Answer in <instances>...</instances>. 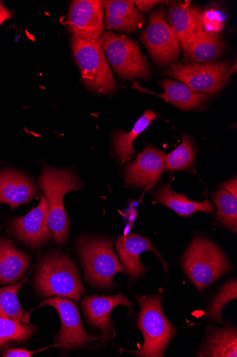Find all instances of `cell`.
Instances as JSON below:
<instances>
[{
	"label": "cell",
	"mask_w": 237,
	"mask_h": 357,
	"mask_svg": "<svg viewBox=\"0 0 237 357\" xmlns=\"http://www.w3.org/2000/svg\"><path fill=\"white\" fill-rule=\"evenodd\" d=\"M49 208V225L56 243L63 245L69 238L70 222L64 206L65 195L83 188V183L73 169H63L44 164L39 178Z\"/></svg>",
	"instance_id": "cell-1"
},
{
	"label": "cell",
	"mask_w": 237,
	"mask_h": 357,
	"mask_svg": "<svg viewBox=\"0 0 237 357\" xmlns=\"http://www.w3.org/2000/svg\"><path fill=\"white\" fill-rule=\"evenodd\" d=\"M35 285L38 294L44 297L70 298L76 303L85 291L72 258L56 250L48 252L42 258Z\"/></svg>",
	"instance_id": "cell-2"
},
{
	"label": "cell",
	"mask_w": 237,
	"mask_h": 357,
	"mask_svg": "<svg viewBox=\"0 0 237 357\" xmlns=\"http://www.w3.org/2000/svg\"><path fill=\"white\" fill-rule=\"evenodd\" d=\"M137 300L140 306L138 327L145 342L139 350L124 351L142 357H163L177 332L163 312L162 296H138Z\"/></svg>",
	"instance_id": "cell-3"
},
{
	"label": "cell",
	"mask_w": 237,
	"mask_h": 357,
	"mask_svg": "<svg viewBox=\"0 0 237 357\" xmlns=\"http://www.w3.org/2000/svg\"><path fill=\"white\" fill-rule=\"evenodd\" d=\"M183 268L193 284L203 290L227 273L230 264L213 241L195 236L182 258Z\"/></svg>",
	"instance_id": "cell-4"
},
{
	"label": "cell",
	"mask_w": 237,
	"mask_h": 357,
	"mask_svg": "<svg viewBox=\"0 0 237 357\" xmlns=\"http://www.w3.org/2000/svg\"><path fill=\"white\" fill-rule=\"evenodd\" d=\"M78 251L85 280L95 287L111 288L116 274L127 275L109 238L83 236L78 243Z\"/></svg>",
	"instance_id": "cell-5"
},
{
	"label": "cell",
	"mask_w": 237,
	"mask_h": 357,
	"mask_svg": "<svg viewBox=\"0 0 237 357\" xmlns=\"http://www.w3.org/2000/svg\"><path fill=\"white\" fill-rule=\"evenodd\" d=\"M72 47L85 87L99 94L113 93L116 91L117 83L99 40L73 37Z\"/></svg>",
	"instance_id": "cell-6"
},
{
	"label": "cell",
	"mask_w": 237,
	"mask_h": 357,
	"mask_svg": "<svg viewBox=\"0 0 237 357\" xmlns=\"http://www.w3.org/2000/svg\"><path fill=\"white\" fill-rule=\"evenodd\" d=\"M109 63L121 78L148 80L152 69L139 44L124 36L107 31L99 38Z\"/></svg>",
	"instance_id": "cell-7"
},
{
	"label": "cell",
	"mask_w": 237,
	"mask_h": 357,
	"mask_svg": "<svg viewBox=\"0 0 237 357\" xmlns=\"http://www.w3.org/2000/svg\"><path fill=\"white\" fill-rule=\"evenodd\" d=\"M229 61L215 63H174L165 75L172 77L190 89L209 95L220 91L227 84L229 77L235 73Z\"/></svg>",
	"instance_id": "cell-8"
},
{
	"label": "cell",
	"mask_w": 237,
	"mask_h": 357,
	"mask_svg": "<svg viewBox=\"0 0 237 357\" xmlns=\"http://www.w3.org/2000/svg\"><path fill=\"white\" fill-rule=\"evenodd\" d=\"M163 7L156 9L149 17L148 26L142 34V40L154 61L160 66L175 63L180 54V43L165 16Z\"/></svg>",
	"instance_id": "cell-9"
},
{
	"label": "cell",
	"mask_w": 237,
	"mask_h": 357,
	"mask_svg": "<svg viewBox=\"0 0 237 357\" xmlns=\"http://www.w3.org/2000/svg\"><path fill=\"white\" fill-rule=\"evenodd\" d=\"M43 305L55 308L60 319L61 327L55 340V347L63 351H71L99 339L84 330L79 308L72 301L52 298L43 301L40 306Z\"/></svg>",
	"instance_id": "cell-10"
},
{
	"label": "cell",
	"mask_w": 237,
	"mask_h": 357,
	"mask_svg": "<svg viewBox=\"0 0 237 357\" xmlns=\"http://www.w3.org/2000/svg\"><path fill=\"white\" fill-rule=\"evenodd\" d=\"M105 8L99 0H76L71 4L67 26L73 37L95 40L104 34Z\"/></svg>",
	"instance_id": "cell-11"
},
{
	"label": "cell",
	"mask_w": 237,
	"mask_h": 357,
	"mask_svg": "<svg viewBox=\"0 0 237 357\" xmlns=\"http://www.w3.org/2000/svg\"><path fill=\"white\" fill-rule=\"evenodd\" d=\"M49 204L42 197L39 205L26 215L15 218L11 231L17 238L32 248H38L53 240L49 225Z\"/></svg>",
	"instance_id": "cell-12"
},
{
	"label": "cell",
	"mask_w": 237,
	"mask_h": 357,
	"mask_svg": "<svg viewBox=\"0 0 237 357\" xmlns=\"http://www.w3.org/2000/svg\"><path fill=\"white\" fill-rule=\"evenodd\" d=\"M165 154L156 148L147 146L132 164L124 172L126 184L133 188H150L161 181L164 170Z\"/></svg>",
	"instance_id": "cell-13"
},
{
	"label": "cell",
	"mask_w": 237,
	"mask_h": 357,
	"mask_svg": "<svg viewBox=\"0 0 237 357\" xmlns=\"http://www.w3.org/2000/svg\"><path fill=\"white\" fill-rule=\"evenodd\" d=\"M81 304L88 324L103 333V341L105 342L113 335L112 310L117 306L124 305L132 313L133 307V303L122 294L113 296H89L83 300Z\"/></svg>",
	"instance_id": "cell-14"
},
{
	"label": "cell",
	"mask_w": 237,
	"mask_h": 357,
	"mask_svg": "<svg viewBox=\"0 0 237 357\" xmlns=\"http://www.w3.org/2000/svg\"><path fill=\"white\" fill-rule=\"evenodd\" d=\"M115 245L121 263L133 280L141 278L147 272V268L140 262V256L147 250L153 252L160 259L166 271L170 268L148 238L131 234L119 237Z\"/></svg>",
	"instance_id": "cell-15"
},
{
	"label": "cell",
	"mask_w": 237,
	"mask_h": 357,
	"mask_svg": "<svg viewBox=\"0 0 237 357\" xmlns=\"http://www.w3.org/2000/svg\"><path fill=\"white\" fill-rule=\"evenodd\" d=\"M38 194L35 182L28 176L13 169L0 171V204L15 209L31 202Z\"/></svg>",
	"instance_id": "cell-16"
},
{
	"label": "cell",
	"mask_w": 237,
	"mask_h": 357,
	"mask_svg": "<svg viewBox=\"0 0 237 357\" xmlns=\"http://www.w3.org/2000/svg\"><path fill=\"white\" fill-rule=\"evenodd\" d=\"M167 23L177 35L184 54L197 32L202 29V11L190 2L169 3Z\"/></svg>",
	"instance_id": "cell-17"
},
{
	"label": "cell",
	"mask_w": 237,
	"mask_h": 357,
	"mask_svg": "<svg viewBox=\"0 0 237 357\" xmlns=\"http://www.w3.org/2000/svg\"><path fill=\"white\" fill-rule=\"evenodd\" d=\"M161 85L164 89L163 93H154L142 87L136 82H133L132 88L156 96L166 102L171 103L183 111L197 109L205 105L210 98V95L194 91L186 84L177 82L172 79H164L161 82Z\"/></svg>",
	"instance_id": "cell-18"
},
{
	"label": "cell",
	"mask_w": 237,
	"mask_h": 357,
	"mask_svg": "<svg viewBox=\"0 0 237 357\" xmlns=\"http://www.w3.org/2000/svg\"><path fill=\"white\" fill-rule=\"evenodd\" d=\"M30 257L19 250L13 241L0 237V284H13L25 274Z\"/></svg>",
	"instance_id": "cell-19"
},
{
	"label": "cell",
	"mask_w": 237,
	"mask_h": 357,
	"mask_svg": "<svg viewBox=\"0 0 237 357\" xmlns=\"http://www.w3.org/2000/svg\"><path fill=\"white\" fill-rule=\"evenodd\" d=\"M152 195L156 202L183 217H189L199 211L213 213L214 207L208 199L202 202L190 201L186 195L175 192L170 184L163 185Z\"/></svg>",
	"instance_id": "cell-20"
},
{
	"label": "cell",
	"mask_w": 237,
	"mask_h": 357,
	"mask_svg": "<svg viewBox=\"0 0 237 357\" xmlns=\"http://www.w3.org/2000/svg\"><path fill=\"white\" fill-rule=\"evenodd\" d=\"M197 356L236 357L237 333L234 328H213Z\"/></svg>",
	"instance_id": "cell-21"
},
{
	"label": "cell",
	"mask_w": 237,
	"mask_h": 357,
	"mask_svg": "<svg viewBox=\"0 0 237 357\" xmlns=\"http://www.w3.org/2000/svg\"><path fill=\"white\" fill-rule=\"evenodd\" d=\"M157 117V114L154 111L146 110L129 133L117 132L113 135L114 152L122 164L131 160L135 153V139L142 134Z\"/></svg>",
	"instance_id": "cell-22"
},
{
	"label": "cell",
	"mask_w": 237,
	"mask_h": 357,
	"mask_svg": "<svg viewBox=\"0 0 237 357\" xmlns=\"http://www.w3.org/2000/svg\"><path fill=\"white\" fill-rule=\"evenodd\" d=\"M223 50V42L217 34L204 30L197 32L185 56L191 62H209L218 59Z\"/></svg>",
	"instance_id": "cell-23"
},
{
	"label": "cell",
	"mask_w": 237,
	"mask_h": 357,
	"mask_svg": "<svg viewBox=\"0 0 237 357\" xmlns=\"http://www.w3.org/2000/svg\"><path fill=\"white\" fill-rule=\"evenodd\" d=\"M25 280L0 288V317L29 324V314L25 312L18 299V291Z\"/></svg>",
	"instance_id": "cell-24"
},
{
	"label": "cell",
	"mask_w": 237,
	"mask_h": 357,
	"mask_svg": "<svg viewBox=\"0 0 237 357\" xmlns=\"http://www.w3.org/2000/svg\"><path fill=\"white\" fill-rule=\"evenodd\" d=\"M213 202L217 208L218 220L234 233L237 231L236 197L225 190L214 194Z\"/></svg>",
	"instance_id": "cell-25"
},
{
	"label": "cell",
	"mask_w": 237,
	"mask_h": 357,
	"mask_svg": "<svg viewBox=\"0 0 237 357\" xmlns=\"http://www.w3.org/2000/svg\"><path fill=\"white\" fill-rule=\"evenodd\" d=\"M182 139L179 147L165 155L164 169L167 172L185 170L193 163L195 154L193 141L187 135H183Z\"/></svg>",
	"instance_id": "cell-26"
},
{
	"label": "cell",
	"mask_w": 237,
	"mask_h": 357,
	"mask_svg": "<svg viewBox=\"0 0 237 357\" xmlns=\"http://www.w3.org/2000/svg\"><path fill=\"white\" fill-rule=\"evenodd\" d=\"M35 333V328L30 324H24L0 317V350L10 342H25Z\"/></svg>",
	"instance_id": "cell-27"
},
{
	"label": "cell",
	"mask_w": 237,
	"mask_h": 357,
	"mask_svg": "<svg viewBox=\"0 0 237 357\" xmlns=\"http://www.w3.org/2000/svg\"><path fill=\"white\" fill-rule=\"evenodd\" d=\"M103 4L107 15L136 22L142 26L145 24L144 15L135 7L133 1L115 0L103 1Z\"/></svg>",
	"instance_id": "cell-28"
},
{
	"label": "cell",
	"mask_w": 237,
	"mask_h": 357,
	"mask_svg": "<svg viewBox=\"0 0 237 357\" xmlns=\"http://www.w3.org/2000/svg\"><path fill=\"white\" fill-rule=\"evenodd\" d=\"M237 298V282L231 280L226 282L220 289L218 295L211 301L208 315L213 321L220 323L222 320V310L229 302Z\"/></svg>",
	"instance_id": "cell-29"
},
{
	"label": "cell",
	"mask_w": 237,
	"mask_h": 357,
	"mask_svg": "<svg viewBox=\"0 0 237 357\" xmlns=\"http://www.w3.org/2000/svg\"><path fill=\"white\" fill-rule=\"evenodd\" d=\"M201 22L203 30L209 33L216 34L222 29L224 17L220 12L209 9L202 12Z\"/></svg>",
	"instance_id": "cell-30"
},
{
	"label": "cell",
	"mask_w": 237,
	"mask_h": 357,
	"mask_svg": "<svg viewBox=\"0 0 237 357\" xmlns=\"http://www.w3.org/2000/svg\"><path fill=\"white\" fill-rule=\"evenodd\" d=\"M106 28L109 31H120L126 32V33H133V32L138 31L142 25L125 20L120 18H115L111 16L106 15V22H105Z\"/></svg>",
	"instance_id": "cell-31"
},
{
	"label": "cell",
	"mask_w": 237,
	"mask_h": 357,
	"mask_svg": "<svg viewBox=\"0 0 237 357\" xmlns=\"http://www.w3.org/2000/svg\"><path fill=\"white\" fill-rule=\"evenodd\" d=\"M36 351H29L24 348H7L4 351L5 357H31Z\"/></svg>",
	"instance_id": "cell-32"
},
{
	"label": "cell",
	"mask_w": 237,
	"mask_h": 357,
	"mask_svg": "<svg viewBox=\"0 0 237 357\" xmlns=\"http://www.w3.org/2000/svg\"><path fill=\"white\" fill-rule=\"evenodd\" d=\"M134 6H136L137 9L143 13H148L151 10H152L157 4L161 3H164L162 1H156V0H148V1H145V0H142V1H133Z\"/></svg>",
	"instance_id": "cell-33"
},
{
	"label": "cell",
	"mask_w": 237,
	"mask_h": 357,
	"mask_svg": "<svg viewBox=\"0 0 237 357\" xmlns=\"http://www.w3.org/2000/svg\"><path fill=\"white\" fill-rule=\"evenodd\" d=\"M13 11L6 8L3 5V2L0 1V26L9 20L13 19Z\"/></svg>",
	"instance_id": "cell-34"
},
{
	"label": "cell",
	"mask_w": 237,
	"mask_h": 357,
	"mask_svg": "<svg viewBox=\"0 0 237 357\" xmlns=\"http://www.w3.org/2000/svg\"><path fill=\"white\" fill-rule=\"evenodd\" d=\"M222 188L223 190L228 191L237 197V183L236 177L224 183Z\"/></svg>",
	"instance_id": "cell-35"
}]
</instances>
